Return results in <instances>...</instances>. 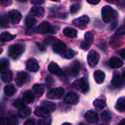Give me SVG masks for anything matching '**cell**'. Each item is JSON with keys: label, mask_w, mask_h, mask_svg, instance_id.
Returning <instances> with one entry per match:
<instances>
[{"label": "cell", "mask_w": 125, "mask_h": 125, "mask_svg": "<svg viewBox=\"0 0 125 125\" xmlns=\"http://www.w3.org/2000/svg\"><path fill=\"white\" fill-rule=\"evenodd\" d=\"M118 16L117 12L111 6H104L102 9V17L105 23H108L114 21Z\"/></svg>", "instance_id": "obj_1"}, {"label": "cell", "mask_w": 125, "mask_h": 125, "mask_svg": "<svg viewBox=\"0 0 125 125\" xmlns=\"http://www.w3.org/2000/svg\"><path fill=\"white\" fill-rule=\"evenodd\" d=\"M24 51H25V45L23 44L17 43V44L12 45L9 48L8 54L9 56L12 59H17L23 54Z\"/></svg>", "instance_id": "obj_2"}, {"label": "cell", "mask_w": 125, "mask_h": 125, "mask_svg": "<svg viewBox=\"0 0 125 125\" xmlns=\"http://www.w3.org/2000/svg\"><path fill=\"white\" fill-rule=\"evenodd\" d=\"M34 32L38 34H55V27L48 22H43L34 29Z\"/></svg>", "instance_id": "obj_3"}, {"label": "cell", "mask_w": 125, "mask_h": 125, "mask_svg": "<svg viewBox=\"0 0 125 125\" xmlns=\"http://www.w3.org/2000/svg\"><path fill=\"white\" fill-rule=\"evenodd\" d=\"M73 86L75 89L79 90L82 93H86L89 89V83L83 78H80L78 80H76L73 83Z\"/></svg>", "instance_id": "obj_4"}, {"label": "cell", "mask_w": 125, "mask_h": 125, "mask_svg": "<svg viewBox=\"0 0 125 125\" xmlns=\"http://www.w3.org/2000/svg\"><path fill=\"white\" fill-rule=\"evenodd\" d=\"M100 60V55L97 52L94 51H91L87 56V61L89 63V65L92 67H95Z\"/></svg>", "instance_id": "obj_5"}, {"label": "cell", "mask_w": 125, "mask_h": 125, "mask_svg": "<svg viewBox=\"0 0 125 125\" xmlns=\"http://www.w3.org/2000/svg\"><path fill=\"white\" fill-rule=\"evenodd\" d=\"M52 47H53V50L54 52L59 53L61 55L63 54L67 48L66 45L64 44V42H63L62 41L57 40V39L52 44Z\"/></svg>", "instance_id": "obj_6"}, {"label": "cell", "mask_w": 125, "mask_h": 125, "mask_svg": "<svg viewBox=\"0 0 125 125\" xmlns=\"http://www.w3.org/2000/svg\"><path fill=\"white\" fill-rule=\"evenodd\" d=\"M64 93V90L62 87L54 88L49 91L47 94V97L49 99H59Z\"/></svg>", "instance_id": "obj_7"}, {"label": "cell", "mask_w": 125, "mask_h": 125, "mask_svg": "<svg viewBox=\"0 0 125 125\" xmlns=\"http://www.w3.org/2000/svg\"><path fill=\"white\" fill-rule=\"evenodd\" d=\"M8 17L12 24H17L21 21L22 15L19 11L16 10H12L9 12Z\"/></svg>", "instance_id": "obj_8"}, {"label": "cell", "mask_w": 125, "mask_h": 125, "mask_svg": "<svg viewBox=\"0 0 125 125\" xmlns=\"http://www.w3.org/2000/svg\"><path fill=\"white\" fill-rule=\"evenodd\" d=\"M89 21V17L87 15H83V16H81V17H80L78 18H76V19L73 20V23L75 26H78L79 28L83 29L87 26Z\"/></svg>", "instance_id": "obj_9"}, {"label": "cell", "mask_w": 125, "mask_h": 125, "mask_svg": "<svg viewBox=\"0 0 125 125\" xmlns=\"http://www.w3.org/2000/svg\"><path fill=\"white\" fill-rule=\"evenodd\" d=\"M26 68L27 70H29V72L31 73H36L38 71L40 67H39V64L37 62L36 59H30L26 62Z\"/></svg>", "instance_id": "obj_10"}, {"label": "cell", "mask_w": 125, "mask_h": 125, "mask_svg": "<svg viewBox=\"0 0 125 125\" xmlns=\"http://www.w3.org/2000/svg\"><path fill=\"white\" fill-rule=\"evenodd\" d=\"M0 125H18V119L15 115L9 117H0Z\"/></svg>", "instance_id": "obj_11"}, {"label": "cell", "mask_w": 125, "mask_h": 125, "mask_svg": "<svg viewBox=\"0 0 125 125\" xmlns=\"http://www.w3.org/2000/svg\"><path fill=\"white\" fill-rule=\"evenodd\" d=\"M85 119L89 123H97L99 121L98 114L94 111H89L85 114Z\"/></svg>", "instance_id": "obj_12"}, {"label": "cell", "mask_w": 125, "mask_h": 125, "mask_svg": "<svg viewBox=\"0 0 125 125\" xmlns=\"http://www.w3.org/2000/svg\"><path fill=\"white\" fill-rule=\"evenodd\" d=\"M78 101H79L78 96L73 92H69L68 94H67L64 98V102L70 105H76L78 103Z\"/></svg>", "instance_id": "obj_13"}, {"label": "cell", "mask_w": 125, "mask_h": 125, "mask_svg": "<svg viewBox=\"0 0 125 125\" xmlns=\"http://www.w3.org/2000/svg\"><path fill=\"white\" fill-rule=\"evenodd\" d=\"M27 77H28V75L25 72H19L17 74V77H16V79H15V82H16V84L18 86H22L26 79H27Z\"/></svg>", "instance_id": "obj_14"}, {"label": "cell", "mask_w": 125, "mask_h": 125, "mask_svg": "<svg viewBox=\"0 0 125 125\" xmlns=\"http://www.w3.org/2000/svg\"><path fill=\"white\" fill-rule=\"evenodd\" d=\"M30 14L34 16L38 17V18H42V17H43V15L45 14V10L42 7L35 6V7H33L30 10Z\"/></svg>", "instance_id": "obj_15"}, {"label": "cell", "mask_w": 125, "mask_h": 125, "mask_svg": "<svg viewBox=\"0 0 125 125\" xmlns=\"http://www.w3.org/2000/svg\"><path fill=\"white\" fill-rule=\"evenodd\" d=\"M81 70V64L78 61H75L72 65L70 66V73L71 74V75H73V77L77 76Z\"/></svg>", "instance_id": "obj_16"}, {"label": "cell", "mask_w": 125, "mask_h": 125, "mask_svg": "<svg viewBox=\"0 0 125 125\" xmlns=\"http://www.w3.org/2000/svg\"><path fill=\"white\" fill-rule=\"evenodd\" d=\"M34 114L37 116L47 118V117L50 116L51 113L43 107H37V108H36V109L34 111Z\"/></svg>", "instance_id": "obj_17"}, {"label": "cell", "mask_w": 125, "mask_h": 125, "mask_svg": "<svg viewBox=\"0 0 125 125\" xmlns=\"http://www.w3.org/2000/svg\"><path fill=\"white\" fill-rule=\"evenodd\" d=\"M49 72L53 75H60L62 73V71L61 70V68L59 67V66L54 63V62H51L49 65H48V67Z\"/></svg>", "instance_id": "obj_18"}, {"label": "cell", "mask_w": 125, "mask_h": 125, "mask_svg": "<svg viewBox=\"0 0 125 125\" xmlns=\"http://www.w3.org/2000/svg\"><path fill=\"white\" fill-rule=\"evenodd\" d=\"M109 64L112 68L118 69V68L122 67L123 66L124 63H123L122 60H121L120 59H119L117 57H112L109 61Z\"/></svg>", "instance_id": "obj_19"}, {"label": "cell", "mask_w": 125, "mask_h": 125, "mask_svg": "<svg viewBox=\"0 0 125 125\" xmlns=\"http://www.w3.org/2000/svg\"><path fill=\"white\" fill-rule=\"evenodd\" d=\"M111 83L115 87H122L125 84V81H124L122 77L118 74H116L114 75L112 81H111Z\"/></svg>", "instance_id": "obj_20"}, {"label": "cell", "mask_w": 125, "mask_h": 125, "mask_svg": "<svg viewBox=\"0 0 125 125\" xmlns=\"http://www.w3.org/2000/svg\"><path fill=\"white\" fill-rule=\"evenodd\" d=\"M94 78L96 83L98 84H100L104 82L105 78V74L102 70H97L94 73Z\"/></svg>", "instance_id": "obj_21"}, {"label": "cell", "mask_w": 125, "mask_h": 125, "mask_svg": "<svg viewBox=\"0 0 125 125\" xmlns=\"http://www.w3.org/2000/svg\"><path fill=\"white\" fill-rule=\"evenodd\" d=\"M1 80L4 83H10L12 80V73L10 70H5L1 74Z\"/></svg>", "instance_id": "obj_22"}, {"label": "cell", "mask_w": 125, "mask_h": 125, "mask_svg": "<svg viewBox=\"0 0 125 125\" xmlns=\"http://www.w3.org/2000/svg\"><path fill=\"white\" fill-rule=\"evenodd\" d=\"M23 99L25 103L30 104L34 100V95L31 91H26L23 94Z\"/></svg>", "instance_id": "obj_23"}, {"label": "cell", "mask_w": 125, "mask_h": 125, "mask_svg": "<svg viewBox=\"0 0 125 125\" xmlns=\"http://www.w3.org/2000/svg\"><path fill=\"white\" fill-rule=\"evenodd\" d=\"M4 94L8 97L13 96L16 92V89L13 84H7L4 88Z\"/></svg>", "instance_id": "obj_24"}, {"label": "cell", "mask_w": 125, "mask_h": 125, "mask_svg": "<svg viewBox=\"0 0 125 125\" xmlns=\"http://www.w3.org/2000/svg\"><path fill=\"white\" fill-rule=\"evenodd\" d=\"M15 38V34H11L10 33H9L7 31H4L0 34V41L2 42L11 41V40H14Z\"/></svg>", "instance_id": "obj_25"}, {"label": "cell", "mask_w": 125, "mask_h": 125, "mask_svg": "<svg viewBox=\"0 0 125 125\" xmlns=\"http://www.w3.org/2000/svg\"><path fill=\"white\" fill-rule=\"evenodd\" d=\"M33 90L34 92V94L38 97H40L43 94V93L45 92V86L42 84H38V83H37V84H34L33 86Z\"/></svg>", "instance_id": "obj_26"}, {"label": "cell", "mask_w": 125, "mask_h": 125, "mask_svg": "<svg viewBox=\"0 0 125 125\" xmlns=\"http://www.w3.org/2000/svg\"><path fill=\"white\" fill-rule=\"evenodd\" d=\"M63 34L70 38H75L77 37V31L73 28L67 27L63 30Z\"/></svg>", "instance_id": "obj_27"}, {"label": "cell", "mask_w": 125, "mask_h": 125, "mask_svg": "<svg viewBox=\"0 0 125 125\" xmlns=\"http://www.w3.org/2000/svg\"><path fill=\"white\" fill-rule=\"evenodd\" d=\"M31 110L30 108L25 106L24 108H23L18 110V116H19L20 118L24 119V118L28 117V116L31 114Z\"/></svg>", "instance_id": "obj_28"}, {"label": "cell", "mask_w": 125, "mask_h": 125, "mask_svg": "<svg viewBox=\"0 0 125 125\" xmlns=\"http://www.w3.org/2000/svg\"><path fill=\"white\" fill-rule=\"evenodd\" d=\"M42 107L45 108V109H47L50 113L53 112L56 110V104L50 102V101H42Z\"/></svg>", "instance_id": "obj_29"}, {"label": "cell", "mask_w": 125, "mask_h": 125, "mask_svg": "<svg viewBox=\"0 0 125 125\" xmlns=\"http://www.w3.org/2000/svg\"><path fill=\"white\" fill-rule=\"evenodd\" d=\"M116 108L120 112H125V97H120L116 103Z\"/></svg>", "instance_id": "obj_30"}, {"label": "cell", "mask_w": 125, "mask_h": 125, "mask_svg": "<svg viewBox=\"0 0 125 125\" xmlns=\"http://www.w3.org/2000/svg\"><path fill=\"white\" fill-rule=\"evenodd\" d=\"M94 108L97 109V110H102L104 108H105L106 106V102L103 100H100V99H98V100H96L94 101Z\"/></svg>", "instance_id": "obj_31"}, {"label": "cell", "mask_w": 125, "mask_h": 125, "mask_svg": "<svg viewBox=\"0 0 125 125\" xmlns=\"http://www.w3.org/2000/svg\"><path fill=\"white\" fill-rule=\"evenodd\" d=\"M76 53L75 51H74L73 50L70 49V48H67V50L64 51V53L63 54H62V56L64 57V59H73L75 56Z\"/></svg>", "instance_id": "obj_32"}, {"label": "cell", "mask_w": 125, "mask_h": 125, "mask_svg": "<svg viewBox=\"0 0 125 125\" xmlns=\"http://www.w3.org/2000/svg\"><path fill=\"white\" fill-rule=\"evenodd\" d=\"M9 61L7 59H0V73H3L9 67Z\"/></svg>", "instance_id": "obj_33"}, {"label": "cell", "mask_w": 125, "mask_h": 125, "mask_svg": "<svg viewBox=\"0 0 125 125\" xmlns=\"http://www.w3.org/2000/svg\"><path fill=\"white\" fill-rule=\"evenodd\" d=\"M101 119L104 122H110L112 119V115L109 111H104L101 114Z\"/></svg>", "instance_id": "obj_34"}, {"label": "cell", "mask_w": 125, "mask_h": 125, "mask_svg": "<svg viewBox=\"0 0 125 125\" xmlns=\"http://www.w3.org/2000/svg\"><path fill=\"white\" fill-rule=\"evenodd\" d=\"M25 23H26V26L31 28L35 25V23H37V21L34 18H33L31 16H27V18H26Z\"/></svg>", "instance_id": "obj_35"}, {"label": "cell", "mask_w": 125, "mask_h": 125, "mask_svg": "<svg viewBox=\"0 0 125 125\" xmlns=\"http://www.w3.org/2000/svg\"><path fill=\"white\" fill-rule=\"evenodd\" d=\"M94 40V35L92 32H86L85 34V42H86L89 45H92Z\"/></svg>", "instance_id": "obj_36"}, {"label": "cell", "mask_w": 125, "mask_h": 125, "mask_svg": "<svg viewBox=\"0 0 125 125\" xmlns=\"http://www.w3.org/2000/svg\"><path fill=\"white\" fill-rule=\"evenodd\" d=\"M38 125H51V118L47 117V118H42L39 121Z\"/></svg>", "instance_id": "obj_37"}, {"label": "cell", "mask_w": 125, "mask_h": 125, "mask_svg": "<svg viewBox=\"0 0 125 125\" xmlns=\"http://www.w3.org/2000/svg\"><path fill=\"white\" fill-rule=\"evenodd\" d=\"M14 105H15V107L16 108H18V110H20V109H21V108H24V107L26 106L25 104H24V102L22 101V100H20V99H18V100H16L15 101Z\"/></svg>", "instance_id": "obj_38"}, {"label": "cell", "mask_w": 125, "mask_h": 125, "mask_svg": "<svg viewBox=\"0 0 125 125\" xmlns=\"http://www.w3.org/2000/svg\"><path fill=\"white\" fill-rule=\"evenodd\" d=\"M45 84L48 88H51L54 84V80L51 76H48L45 79Z\"/></svg>", "instance_id": "obj_39"}, {"label": "cell", "mask_w": 125, "mask_h": 125, "mask_svg": "<svg viewBox=\"0 0 125 125\" xmlns=\"http://www.w3.org/2000/svg\"><path fill=\"white\" fill-rule=\"evenodd\" d=\"M9 22V17H7V15H3L2 17H1L0 18V25L1 26H5Z\"/></svg>", "instance_id": "obj_40"}, {"label": "cell", "mask_w": 125, "mask_h": 125, "mask_svg": "<svg viewBox=\"0 0 125 125\" xmlns=\"http://www.w3.org/2000/svg\"><path fill=\"white\" fill-rule=\"evenodd\" d=\"M116 35H125V26H121L119 29H117V31H116Z\"/></svg>", "instance_id": "obj_41"}, {"label": "cell", "mask_w": 125, "mask_h": 125, "mask_svg": "<svg viewBox=\"0 0 125 125\" xmlns=\"http://www.w3.org/2000/svg\"><path fill=\"white\" fill-rule=\"evenodd\" d=\"M89 47H90V45H89L86 42L82 41L81 42V49H83L84 51H87V50H89Z\"/></svg>", "instance_id": "obj_42"}, {"label": "cell", "mask_w": 125, "mask_h": 125, "mask_svg": "<svg viewBox=\"0 0 125 125\" xmlns=\"http://www.w3.org/2000/svg\"><path fill=\"white\" fill-rule=\"evenodd\" d=\"M80 9V5L78 4H73L70 7V11L72 13H75Z\"/></svg>", "instance_id": "obj_43"}, {"label": "cell", "mask_w": 125, "mask_h": 125, "mask_svg": "<svg viewBox=\"0 0 125 125\" xmlns=\"http://www.w3.org/2000/svg\"><path fill=\"white\" fill-rule=\"evenodd\" d=\"M56 40V38H55L53 37H48L47 39L45 40V42L47 44H53Z\"/></svg>", "instance_id": "obj_44"}, {"label": "cell", "mask_w": 125, "mask_h": 125, "mask_svg": "<svg viewBox=\"0 0 125 125\" xmlns=\"http://www.w3.org/2000/svg\"><path fill=\"white\" fill-rule=\"evenodd\" d=\"M24 125H35L34 120L32 119H29L28 120H26L24 123Z\"/></svg>", "instance_id": "obj_45"}, {"label": "cell", "mask_w": 125, "mask_h": 125, "mask_svg": "<svg viewBox=\"0 0 125 125\" xmlns=\"http://www.w3.org/2000/svg\"><path fill=\"white\" fill-rule=\"evenodd\" d=\"M10 4H12V1H0V4H1L4 7H7Z\"/></svg>", "instance_id": "obj_46"}, {"label": "cell", "mask_w": 125, "mask_h": 125, "mask_svg": "<svg viewBox=\"0 0 125 125\" xmlns=\"http://www.w3.org/2000/svg\"><path fill=\"white\" fill-rule=\"evenodd\" d=\"M100 0H87V2L91 4H97L100 3Z\"/></svg>", "instance_id": "obj_47"}, {"label": "cell", "mask_w": 125, "mask_h": 125, "mask_svg": "<svg viewBox=\"0 0 125 125\" xmlns=\"http://www.w3.org/2000/svg\"><path fill=\"white\" fill-rule=\"evenodd\" d=\"M31 2L34 4H41L45 3V1H31Z\"/></svg>", "instance_id": "obj_48"}, {"label": "cell", "mask_w": 125, "mask_h": 125, "mask_svg": "<svg viewBox=\"0 0 125 125\" xmlns=\"http://www.w3.org/2000/svg\"><path fill=\"white\" fill-rule=\"evenodd\" d=\"M120 56L122 59H124L125 60V48L122 49L121 51H120Z\"/></svg>", "instance_id": "obj_49"}, {"label": "cell", "mask_w": 125, "mask_h": 125, "mask_svg": "<svg viewBox=\"0 0 125 125\" xmlns=\"http://www.w3.org/2000/svg\"><path fill=\"white\" fill-rule=\"evenodd\" d=\"M38 46H39V48L40 49V50H42V51H44L45 48H44V46H42V45H40V44H38Z\"/></svg>", "instance_id": "obj_50"}, {"label": "cell", "mask_w": 125, "mask_h": 125, "mask_svg": "<svg viewBox=\"0 0 125 125\" xmlns=\"http://www.w3.org/2000/svg\"><path fill=\"white\" fill-rule=\"evenodd\" d=\"M119 125H125V119H123L120 122V123L119 124Z\"/></svg>", "instance_id": "obj_51"}, {"label": "cell", "mask_w": 125, "mask_h": 125, "mask_svg": "<svg viewBox=\"0 0 125 125\" xmlns=\"http://www.w3.org/2000/svg\"><path fill=\"white\" fill-rule=\"evenodd\" d=\"M122 78H123L124 81H125V70H124L123 73H122Z\"/></svg>", "instance_id": "obj_52"}, {"label": "cell", "mask_w": 125, "mask_h": 125, "mask_svg": "<svg viewBox=\"0 0 125 125\" xmlns=\"http://www.w3.org/2000/svg\"><path fill=\"white\" fill-rule=\"evenodd\" d=\"M62 125H72L70 123H68V122H65V123H64V124H62Z\"/></svg>", "instance_id": "obj_53"}, {"label": "cell", "mask_w": 125, "mask_h": 125, "mask_svg": "<svg viewBox=\"0 0 125 125\" xmlns=\"http://www.w3.org/2000/svg\"><path fill=\"white\" fill-rule=\"evenodd\" d=\"M2 51H3V49H2L1 48H0V54L2 53Z\"/></svg>", "instance_id": "obj_54"}, {"label": "cell", "mask_w": 125, "mask_h": 125, "mask_svg": "<svg viewBox=\"0 0 125 125\" xmlns=\"http://www.w3.org/2000/svg\"><path fill=\"white\" fill-rule=\"evenodd\" d=\"M79 125H85V124H83V123H80Z\"/></svg>", "instance_id": "obj_55"}, {"label": "cell", "mask_w": 125, "mask_h": 125, "mask_svg": "<svg viewBox=\"0 0 125 125\" xmlns=\"http://www.w3.org/2000/svg\"><path fill=\"white\" fill-rule=\"evenodd\" d=\"M103 125V124H101V125Z\"/></svg>", "instance_id": "obj_56"}, {"label": "cell", "mask_w": 125, "mask_h": 125, "mask_svg": "<svg viewBox=\"0 0 125 125\" xmlns=\"http://www.w3.org/2000/svg\"></svg>", "instance_id": "obj_57"}, {"label": "cell", "mask_w": 125, "mask_h": 125, "mask_svg": "<svg viewBox=\"0 0 125 125\" xmlns=\"http://www.w3.org/2000/svg\"><path fill=\"white\" fill-rule=\"evenodd\" d=\"M0 18H1V16H0Z\"/></svg>", "instance_id": "obj_58"}]
</instances>
